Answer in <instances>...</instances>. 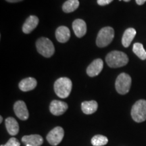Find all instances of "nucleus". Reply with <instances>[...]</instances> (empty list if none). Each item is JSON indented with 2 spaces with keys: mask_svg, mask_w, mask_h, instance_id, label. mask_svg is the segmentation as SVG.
Masks as SVG:
<instances>
[{
  "mask_svg": "<svg viewBox=\"0 0 146 146\" xmlns=\"http://www.w3.org/2000/svg\"><path fill=\"white\" fill-rule=\"evenodd\" d=\"M72 29L74 34L78 38L83 37L87 33L86 23L82 19H76L73 22Z\"/></svg>",
  "mask_w": 146,
  "mask_h": 146,
  "instance_id": "obj_11",
  "label": "nucleus"
},
{
  "mask_svg": "<svg viewBox=\"0 0 146 146\" xmlns=\"http://www.w3.org/2000/svg\"><path fill=\"white\" fill-rule=\"evenodd\" d=\"M113 0H98V3L100 5L104 6V5H108L109 3H110Z\"/></svg>",
  "mask_w": 146,
  "mask_h": 146,
  "instance_id": "obj_23",
  "label": "nucleus"
},
{
  "mask_svg": "<svg viewBox=\"0 0 146 146\" xmlns=\"http://www.w3.org/2000/svg\"><path fill=\"white\" fill-rule=\"evenodd\" d=\"M37 52L45 58H50L55 52V47L53 43L46 37L39 38L36 42Z\"/></svg>",
  "mask_w": 146,
  "mask_h": 146,
  "instance_id": "obj_4",
  "label": "nucleus"
},
{
  "mask_svg": "<svg viewBox=\"0 0 146 146\" xmlns=\"http://www.w3.org/2000/svg\"><path fill=\"white\" fill-rule=\"evenodd\" d=\"M133 52L135 53V54L141 60L146 59V51L144 49L143 45L140 43H135L133 45Z\"/></svg>",
  "mask_w": 146,
  "mask_h": 146,
  "instance_id": "obj_20",
  "label": "nucleus"
},
{
  "mask_svg": "<svg viewBox=\"0 0 146 146\" xmlns=\"http://www.w3.org/2000/svg\"><path fill=\"white\" fill-rule=\"evenodd\" d=\"M8 2L10 3H16V2H19V1H22L23 0H5Z\"/></svg>",
  "mask_w": 146,
  "mask_h": 146,
  "instance_id": "obj_25",
  "label": "nucleus"
},
{
  "mask_svg": "<svg viewBox=\"0 0 146 146\" xmlns=\"http://www.w3.org/2000/svg\"><path fill=\"white\" fill-rule=\"evenodd\" d=\"M72 81L67 77L58 78L54 83L55 93L60 98H68L72 90Z\"/></svg>",
  "mask_w": 146,
  "mask_h": 146,
  "instance_id": "obj_2",
  "label": "nucleus"
},
{
  "mask_svg": "<svg viewBox=\"0 0 146 146\" xmlns=\"http://www.w3.org/2000/svg\"><path fill=\"white\" fill-rule=\"evenodd\" d=\"M5 127L8 133L11 135H16L19 132V125L15 118L8 117L5 121Z\"/></svg>",
  "mask_w": 146,
  "mask_h": 146,
  "instance_id": "obj_16",
  "label": "nucleus"
},
{
  "mask_svg": "<svg viewBox=\"0 0 146 146\" xmlns=\"http://www.w3.org/2000/svg\"><path fill=\"white\" fill-rule=\"evenodd\" d=\"M36 85H37V82H36L35 78L28 77L22 80L19 83L18 87L21 91L26 92V91L33 90L36 87Z\"/></svg>",
  "mask_w": 146,
  "mask_h": 146,
  "instance_id": "obj_13",
  "label": "nucleus"
},
{
  "mask_svg": "<svg viewBox=\"0 0 146 146\" xmlns=\"http://www.w3.org/2000/svg\"><path fill=\"white\" fill-rule=\"evenodd\" d=\"M26 146H31V145H27Z\"/></svg>",
  "mask_w": 146,
  "mask_h": 146,
  "instance_id": "obj_28",
  "label": "nucleus"
},
{
  "mask_svg": "<svg viewBox=\"0 0 146 146\" xmlns=\"http://www.w3.org/2000/svg\"><path fill=\"white\" fill-rule=\"evenodd\" d=\"M98 108V104L97 102L92 100V101L83 102L81 104V109L84 114H92L97 111Z\"/></svg>",
  "mask_w": 146,
  "mask_h": 146,
  "instance_id": "obj_18",
  "label": "nucleus"
},
{
  "mask_svg": "<svg viewBox=\"0 0 146 146\" xmlns=\"http://www.w3.org/2000/svg\"><path fill=\"white\" fill-rule=\"evenodd\" d=\"M91 144L94 146H103L106 145L108 139L106 136L102 135H97L91 139Z\"/></svg>",
  "mask_w": 146,
  "mask_h": 146,
  "instance_id": "obj_21",
  "label": "nucleus"
},
{
  "mask_svg": "<svg viewBox=\"0 0 146 146\" xmlns=\"http://www.w3.org/2000/svg\"><path fill=\"white\" fill-rule=\"evenodd\" d=\"M106 61L110 68H119L127 64L129 62V58L124 52L112 51L108 54L106 57Z\"/></svg>",
  "mask_w": 146,
  "mask_h": 146,
  "instance_id": "obj_1",
  "label": "nucleus"
},
{
  "mask_svg": "<svg viewBox=\"0 0 146 146\" xmlns=\"http://www.w3.org/2000/svg\"><path fill=\"white\" fill-rule=\"evenodd\" d=\"M136 31L133 28H129L124 33L123 38H122V44L125 47H129L131 42L136 35Z\"/></svg>",
  "mask_w": 146,
  "mask_h": 146,
  "instance_id": "obj_17",
  "label": "nucleus"
},
{
  "mask_svg": "<svg viewBox=\"0 0 146 146\" xmlns=\"http://www.w3.org/2000/svg\"><path fill=\"white\" fill-rule=\"evenodd\" d=\"M70 32L68 27H59L56 31V37L60 43H66L70 39Z\"/></svg>",
  "mask_w": 146,
  "mask_h": 146,
  "instance_id": "obj_15",
  "label": "nucleus"
},
{
  "mask_svg": "<svg viewBox=\"0 0 146 146\" xmlns=\"http://www.w3.org/2000/svg\"><path fill=\"white\" fill-rule=\"evenodd\" d=\"M122 1V0H119V1Z\"/></svg>",
  "mask_w": 146,
  "mask_h": 146,
  "instance_id": "obj_29",
  "label": "nucleus"
},
{
  "mask_svg": "<svg viewBox=\"0 0 146 146\" xmlns=\"http://www.w3.org/2000/svg\"><path fill=\"white\" fill-rule=\"evenodd\" d=\"M39 24V18L36 16H30L27 18L23 26V31L26 34L31 33Z\"/></svg>",
  "mask_w": 146,
  "mask_h": 146,
  "instance_id": "obj_12",
  "label": "nucleus"
},
{
  "mask_svg": "<svg viewBox=\"0 0 146 146\" xmlns=\"http://www.w3.org/2000/svg\"><path fill=\"white\" fill-rule=\"evenodd\" d=\"M68 106L66 102L59 101V100H53L50 106V110L52 114L55 116H60L65 113L68 110Z\"/></svg>",
  "mask_w": 146,
  "mask_h": 146,
  "instance_id": "obj_9",
  "label": "nucleus"
},
{
  "mask_svg": "<svg viewBox=\"0 0 146 146\" xmlns=\"http://www.w3.org/2000/svg\"><path fill=\"white\" fill-rule=\"evenodd\" d=\"M132 80L130 75L127 73H121L116 78L115 82V87L119 94L125 95L130 90Z\"/></svg>",
  "mask_w": 146,
  "mask_h": 146,
  "instance_id": "obj_6",
  "label": "nucleus"
},
{
  "mask_svg": "<svg viewBox=\"0 0 146 146\" xmlns=\"http://www.w3.org/2000/svg\"><path fill=\"white\" fill-rule=\"evenodd\" d=\"M104 67V63L102 59L98 58L91 62L87 68V74L91 77L98 76L102 72Z\"/></svg>",
  "mask_w": 146,
  "mask_h": 146,
  "instance_id": "obj_10",
  "label": "nucleus"
},
{
  "mask_svg": "<svg viewBox=\"0 0 146 146\" xmlns=\"http://www.w3.org/2000/svg\"><path fill=\"white\" fill-rule=\"evenodd\" d=\"M2 121H3V117L1 116H0V123H2Z\"/></svg>",
  "mask_w": 146,
  "mask_h": 146,
  "instance_id": "obj_26",
  "label": "nucleus"
},
{
  "mask_svg": "<svg viewBox=\"0 0 146 146\" xmlns=\"http://www.w3.org/2000/svg\"><path fill=\"white\" fill-rule=\"evenodd\" d=\"M145 1H146V0H136V3L139 5L144 4V3H145Z\"/></svg>",
  "mask_w": 146,
  "mask_h": 146,
  "instance_id": "obj_24",
  "label": "nucleus"
},
{
  "mask_svg": "<svg viewBox=\"0 0 146 146\" xmlns=\"http://www.w3.org/2000/svg\"><path fill=\"white\" fill-rule=\"evenodd\" d=\"M22 141L26 145L31 146H41L43 143V139L39 135H25L22 138Z\"/></svg>",
  "mask_w": 146,
  "mask_h": 146,
  "instance_id": "obj_14",
  "label": "nucleus"
},
{
  "mask_svg": "<svg viewBox=\"0 0 146 146\" xmlns=\"http://www.w3.org/2000/svg\"><path fill=\"white\" fill-rule=\"evenodd\" d=\"M14 111L16 116L22 120H26L29 118V113L26 104L23 101L19 100L14 105Z\"/></svg>",
  "mask_w": 146,
  "mask_h": 146,
  "instance_id": "obj_8",
  "label": "nucleus"
},
{
  "mask_svg": "<svg viewBox=\"0 0 146 146\" xmlns=\"http://www.w3.org/2000/svg\"><path fill=\"white\" fill-rule=\"evenodd\" d=\"M131 116L137 123L146 120V100H140L135 102L131 109Z\"/></svg>",
  "mask_w": 146,
  "mask_h": 146,
  "instance_id": "obj_5",
  "label": "nucleus"
},
{
  "mask_svg": "<svg viewBox=\"0 0 146 146\" xmlns=\"http://www.w3.org/2000/svg\"><path fill=\"white\" fill-rule=\"evenodd\" d=\"M114 31L110 27L102 28L98 33L96 39V44L99 47H106L114 39Z\"/></svg>",
  "mask_w": 146,
  "mask_h": 146,
  "instance_id": "obj_3",
  "label": "nucleus"
},
{
  "mask_svg": "<svg viewBox=\"0 0 146 146\" xmlns=\"http://www.w3.org/2000/svg\"><path fill=\"white\" fill-rule=\"evenodd\" d=\"M20 145H21V144H20L19 141L17 140V139L15 137H12L8 140V141L7 142L6 144L3 146H20Z\"/></svg>",
  "mask_w": 146,
  "mask_h": 146,
  "instance_id": "obj_22",
  "label": "nucleus"
},
{
  "mask_svg": "<svg viewBox=\"0 0 146 146\" xmlns=\"http://www.w3.org/2000/svg\"><path fill=\"white\" fill-rule=\"evenodd\" d=\"M124 1H126V2H128V1H131V0H123Z\"/></svg>",
  "mask_w": 146,
  "mask_h": 146,
  "instance_id": "obj_27",
  "label": "nucleus"
},
{
  "mask_svg": "<svg viewBox=\"0 0 146 146\" xmlns=\"http://www.w3.org/2000/svg\"><path fill=\"white\" fill-rule=\"evenodd\" d=\"M79 6L78 0H68L64 3L62 10L66 13H70L74 12Z\"/></svg>",
  "mask_w": 146,
  "mask_h": 146,
  "instance_id": "obj_19",
  "label": "nucleus"
},
{
  "mask_svg": "<svg viewBox=\"0 0 146 146\" xmlns=\"http://www.w3.org/2000/svg\"><path fill=\"white\" fill-rule=\"evenodd\" d=\"M64 135V131L62 128L56 127L47 134V140L50 145L56 146L62 141Z\"/></svg>",
  "mask_w": 146,
  "mask_h": 146,
  "instance_id": "obj_7",
  "label": "nucleus"
},
{
  "mask_svg": "<svg viewBox=\"0 0 146 146\" xmlns=\"http://www.w3.org/2000/svg\"><path fill=\"white\" fill-rule=\"evenodd\" d=\"M1 146H3V145H1Z\"/></svg>",
  "mask_w": 146,
  "mask_h": 146,
  "instance_id": "obj_30",
  "label": "nucleus"
}]
</instances>
